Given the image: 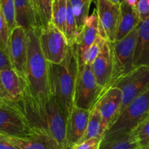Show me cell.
<instances>
[{"mask_svg": "<svg viewBox=\"0 0 149 149\" xmlns=\"http://www.w3.org/2000/svg\"><path fill=\"white\" fill-rule=\"evenodd\" d=\"M111 1H112L113 2H114V3H116V4H121L124 2V1H125V0H111Z\"/></svg>", "mask_w": 149, "mask_h": 149, "instance_id": "obj_38", "label": "cell"}, {"mask_svg": "<svg viewBox=\"0 0 149 149\" xmlns=\"http://www.w3.org/2000/svg\"><path fill=\"white\" fill-rule=\"evenodd\" d=\"M91 68L96 81L102 88L101 97L107 89L113 75V58L111 42L109 41L105 42L100 52L92 63Z\"/></svg>", "mask_w": 149, "mask_h": 149, "instance_id": "obj_12", "label": "cell"}, {"mask_svg": "<svg viewBox=\"0 0 149 149\" xmlns=\"http://www.w3.org/2000/svg\"><path fill=\"white\" fill-rule=\"evenodd\" d=\"M79 35V30L77 28L75 17L73 13L72 7L69 0H67V15L65 22V36L69 46L75 45L77 36Z\"/></svg>", "mask_w": 149, "mask_h": 149, "instance_id": "obj_25", "label": "cell"}, {"mask_svg": "<svg viewBox=\"0 0 149 149\" xmlns=\"http://www.w3.org/2000/svg\"><path fill=\"white\" fill-rule=\"evenodd\" d=\"M29 53L26 80L27 91L38 103H45L51 97L49 63L42 53L38 29L27 31Z\"/></svg>", "mask_w": 149, "mask_h": 149, "instance_id": "obj_3", "label": "cell"}, {"mask_svg": "<svg viewBox=\"0 0 149 149\" xmlns=\"http://www.w3.org/2000/svg\"><path fill=\"white\" fill-rule=\"evenodd\" d=\"M12 68L11 63L7 52H4L0 47V71L5 69H9Z\"/></svg>", "mask_w": 149, "mask_h": 149, "instance_id": "obj_33", "label": "cell"}, {"mask_svg": "<svg viewBox=\"0 0 149 149\" xmlns=\"http://www.w3.org/2000/svg\"><path fill=\"white\" fill-rule=\"evenodd\" d=\"M0 97L5 100H9V97L8 96H7V93H5L4 88H3V86L1 82V79H0Z\"/></svg>", "mask_w": 149, "mask_h": 149, "instance_id": "obj_36", "label": "cell"}, {"mask_svg": "<svg viewBox=\"0 0 149 149\" xmlns=\"http://www.w3.org/2000/svg\"><path fill=\"white\" fill-rule=\"evenodd\" d=\"M124 2H125L126 4H127L128 5L131 6V7H136L137 4L138 2V0H125Z\"/></svg>", "mask_w": 149, "mask_h": 149, "instance_id": "obj_37", "label": "cell"}, {"mask_svg": "<svg viewBox=\"0 0 149 149\" xmlns=\"http://www.w3.org/2000/svg\"><path fill=\"white\" fill-rule=\"evenodd\" d=\"M16 103L33 131L52 137L61 148L67 149V118L52 96L45 103H38L26 88L22 98Z\"/></svg>", "mask_w": 149, "mask_h": 149, "instance_id": "obj_1", "label": "cell"}, {"mask_svg": "<svg viewBox=\"0 0 149 149\" xmlns=\"http://www.w3.org/2000/svg\"><path fill=\"white\" fill-rule=\"evenodd\" d=\"M101 140L91 139L85 142L75 144L68 149H99V146Z\"/></svg>", "mask_w": 149, "mask_h": 149, "instance_id": "obj_32", "label": "cell"}, {"mask_svg": "<svg viewBox=\"0 0 149 149\" xmlns=\"http://www.w3.org/2000/svg\"><path fill=\"white\" fill-rule=\"evenodd\" d=\"M141 148V143L132 132L111 139H102L99 146V149H140Z\"/></svg>", "mask_w": 149, "mask_h": 149, "instance_id": "obj_22", "label": "cell"}, {"mask_svg": "<svg viewBox=\"0 0 149 149\" xmlns=\"http://www.w3.org/2000/svg\"><path fill=\"white\" fill-rule=\"evenodd\" d=\"M39 44L44 56L49 63L61 64L68 52V41L65 34L52 23L38 29Z\"/></svg>", "mask_w": 149, "mask_h": 149, "instance_id": "obj_8", "label": "cell"}, {"mask_svg": "<svg viewBox=\"0 0 149 149\" xmlns=\"http://www.w3.org/2000/svg\"><path fill=\"white\" fill-rule=\"evenodd\" d=\"M10 32L9 30L6 19L1 11L0 5V47L4 52L8 53V45L10 40Z\"/></svg>", "mask_w": 149, "mask_h": 149, "instance_id": "obj_29", "label": "cell"}, {"mask_svg": "<svg viewBox=\"0 0 149 149\" xmlns=\"http://www.w3.org/2000/svg\"><path fill=\"white\" fill-rule=\"evenodd\" d=\"M69 1L72 7L73 13L75 17L79 33L89 17V10L93 0H69Z\"/></svg>", "mask_w": 149, "mask_h": 149, "instance_id": "obj_24", "label": "cell"}, {"mask_svg": "<svg viewBox=\"0 0 149 149\" xmlns=\"http://www.w3.org/2000/svg\"><path fill=\"white\" fill-rule=\"evenodd\" d=\"M107 40L103 39L101 36L98 34V36L96 38L95 41L93 42V45L89 47V49L86 51L85 53L83 55L82 58L81 60L79 59V61L81 63L87 64V65H92L95 58H97V55L101 51L102 48H103V45H104L105 42Z\"/></svg>", "mask_w": 149, "mask_h": 149, "instance_id": "obj_27", "label": "cell"}, {"mask_svg": "<svg viewBox=\"0 0 149 149\" xmlns=\"http://www.w3.org/2000/svg\"><path fill=\"white\" fill-rule=\"evenodd\" d=\"M120 5L111 0H96L99 35L110 42L116 41Z\"/></svg>", "mask_w": 149, "mask_h": 149, "instance_id": "obj_11", "label": "cell"}, {"mask_svg": "<svg viewBox=\"0 0 149 149\" xmlns=\"http://www.w3.org/2000/svg\"><path fill=\"white\" fill-rule=\"evenodd\" d=\"M0 79L9 100L18 101L27 88L26 81L13 68L0 71Z\"/></svg>", "mask_w": 149, "mask_h": 149, "instance_id": "obj_16", "label": "cell"}, {"mask_svg": "<svg viewBox=\"0 0 149 149\" xmlns=\"http://www.w3.org/2000/svg\"><path fill=\"white\" fill-rule=\"evenodd\" d=\"M16 101L0 105V134L9 138H26L34 133Z\"/></svg>", "mask_w": 149, "mask_h": 149, "instance_id": "obj_7", "label": "cell"}, {"mask_svg": "<svg viewBox=\"0 0 149 149\" xmlns=\"http://www.w3.org/2000/svg\"><path fill=\"white\" fill-rule=\"evenodd\" d=\"M67 15V0H53L51 23L65 34Z\"/></svg>", "mask_w": 149, "mask_h": 149, "instance_id": "obj_23", "label": "cell"}, {"mask_svg": "<svg viewBox=\"0 0 149 149\" xmlns=\"http://www.w3.org/2000/svg\"><path fill=\"white\" fill-rule=\"evenodd\" d=\"M0 149H19L9 140L8 137L0 134Z\"/></svg>", "mask_w": 149, "mask_h": 149, "instance_id": "obj_34", "label": "cell"}, {"mask_svg": "<svg viewBox=\"0 0 149 149\" xmlns=\"http://www.w3.org/2000/svg\"><path fill=\"white\" fill-rule=\"evenodd\" d=\"M8 138L19 149H63L52 137L38 132L26 138Z\"/></svg>", "mask_w": 149, "mask_h": 149, "instance_id": "obj_19", "label": "cell"}, {"mask_svg": "<svg viewBox=\"0 0 149 149\" xmlns=\"http://www.w3.org/2000/svg\"><path fill=\"white\" fill-rule=\"evenodd\" d=\"M0 5L11 33L13 29L17 27L15 0H0Z\"/></svg>", "mask_w": 149, "mask_h": 149, "instance_id": "obj_26", "label": "cell"}, {"mask_svg": "<svg viewBox=\"0 0 149 149\" xmlns=\"http://www.w3.org/2000/svg\"><path fill=\"white\" fill-rule=\"evenodd\" d=\"M98 34V17L95 9L93 14L87 19L77 36L75 45L79 59L82 58L84 54L95 41Z\"/></svg>", "mask_w": 149, "mask_h": 149, "instance_id": "obj_15", "label": "cell"}, {"mask_svg": "<svg viewBox=\"0 0 149 149\" xmlns=\"http://www.w3.org/2000/svg\"><path fill=\"white\" fill-rule=\"evenodd\" d=\"M5 101H6L5 100H4V99H2L1 97H0V105L2 104V103H4Z\"/></svg>", "mask_w": 149, "mask_h": 149, "instance_id": "obj_39", "label": "cell"}, {"mask_svg": "<svg viewBox=\"0 0 149 149\" xmlns=\"http://www.w3.org/2000/svg\"><path fill=\"white\" fill-rule=\"evenodd\" d=\"M122 106V93L116 87L107 90L95 106L94 108L97 109L101 114L106 130L119 115Z\"/></svg>", "mask_w": 149, "mask_h": 149, "instance_id": "obj_13", "label": "cell"}, {"mask_svg": "<svg viewBox=\"0 0 149 149\" xmlns=\"http://www.w3.org/2000/svg\"><path fill=\"white\" fill-rule=\"evenodd\" d=\"M149 146V141H148V143H146L145 145H143V146ZM143 146H142V147H143Z\"/></svg>", "mask_w": 149, "mask_h": 149, "instance_id": "obj_41", "label": "cell"}, {"mask_svg": "<svg viewBox=\"0 0 149 149\" xmlns=\"http://www.w3.org/2000/svg\"><path fill=\"white\" fill-rule=\"evenodd\" d=\"M136 9L141 21L149 18V0H138Z\"/></svg>", "mask_w": 149, "mask_h": 149, "instance_id": "obj_31", "label": "cell"}, {"mask_svg": "<svg viewBox=\"0 0 149 149\" xmlns=\"http://www.w3.org/2000/svg\"><path fill=\"white\" fill-rule=\"evenodd\" d=\"M140 149H149V146H146L141 147Z\"/></svg>", "mask_w": 149, "mask_h": 149, "instance_id": "obj_40", "label": "cell"}, {"mask_svg": "<svg viewBox=\"0 0 149 149\" xmlns=\"http://www.w3.org/2000/svg\"><path fill=\"white\" fill-rule=\"evenodd\" d=\"M141 22L136 7H131L125 2L121 4L116 41H120L126 37L138 27Z\"/></svg>", "mask_w": 149, "mask_h": 149, "instance_id": "obj_17", "label": "cell"}, {"mask_svg": "<svg viewBox=\"0 0 149 149\" xmlns=\"http://www.w3.org/2000/svg\"><path fill=\"white\" fill-rule=\"evenodd\" d=\"M149 116V90L130 103L108 128L102 139L130 134Z\"/></svg>", "mask_w": 149, "mask_h": 149, "instance_id": "obj_4", "label": "cell"}, {"mask_svg": "<svg viewBox=\"0 0 149 149\" xmlns=\"http://www.w3.org/2000/svg\"><path fill=\"white\" fill-rule=\"evenodd\" d=\"M137 139L141 143V147L149 141V116L132 132Z\"/></svg>", "mask_w": 149, "mask_h": 149, "instance_id": "obj_30", "label": "cell"}, {"mask_svg": "<svg viewBox=\"0 0 149 149\" xmlns=\"http://www.w3.org/2000/svg\"><path fill=\"white\" fill-rule=\"evenodd\" d=\"M78 74V55L76 45L68 47L65 60L61 64L49 63L51 95L67 119L74 107V92Z\"/></svg>", "mask_w": 149, "mask_h": 149, "instance_id": "obj_2", "label": "cell"}, {"mask_svg": "<svg viewBox=\"0 0 149 149\" xmlns=\"http://www.w3.org/2000/svg\"><path fill=\"white\" fill-rule=\"evenodd\" d=\"M138 38L134 55L135 68L149 67V18L138 25Z\"/></svg>", "mask_w": 149, "mask_h": 149, "instance_id": "obj_18", "label": "cell"}, {"mask_svg": "<svg viewBox=\"0 0 149 149\" xmlns=\"http://www.w3.org/2000/svg\"><path fill=\"white\" fill-rule=\"evenodd\" d=\"M114 87L120 89L122 93V112L130 103L149 90V67H137L120 79Z\"/></svg>", "mask_w": 149, "mask_h": 149, "instance_id": "obj_9", "label": "cell"}, {"mask_svg": "<svg viewBox=\"0 0 149 149\" xmlns=\"http://www.w3.org/2000/svg\"><path fill=\"white\" fill-rule=\"evenodd\" d=\"M31 3V5L33 7V10H34L35 15L36 16V18H37L38 22H39V25H40V28L42 27V24H41L40 21V17H39V9H38V5H37V1L36 0H30Z\"/></svg>", "mask_w": 149, "mask_h": 149, "instance_id": "obj_35", "label": "cell"}, {"mask_svg": "<svg viewBox=\"0 0 149 149\" xmlns=\"http://www.w3.org/2000/svg\"><path fill=\"white\" fill-rule=\"evenodd\" d=\"M90 111L74 106L67 119V149L79 143L84 136L88 125Z\"/></svg>", "mask_w": 149, "mask_h": 149, "instance_id": "obj_14", "label": "cell"}, {"mask_svg": "<svg viewBox=\"0 0 149 149\" xmlns=\"http://www.w3.org/2000/svg\"><path fill=\"white\" fill-rule=\"evenodd\" d=\"M36 1H37L42 27L48 26L49 23H51V20H52V5L53 0H36Z\"/></svg>", "mask_w": 149, "mask_h": 149, "instance_id": "obj_28", "label": "cell"}, {"mask_svg": "<svg viewBox=\"0 0 149 149\" xmlns=\"http://www.w3.org/2000/svg\"><path fill=\"white\" fill-rule=\"evenodd\" d=\"M102 88L96 81L91 65L78 60V74L74 92V106L91 111L100 99Z\"/></svg>", "mask_w": 149, "mask_h": 149, "instance_id": "obj_6", "label": "cell"}, {"mask_svg": "<svg viewBox=\"0 0 149 149\" xmlns=\"http://www.w3.org/2000/svg\"><path fill=\"white\" fill-rule=\"evenodd\" d=\"M138 38V28L137 27L122 40L111 42L113 71L111 79L105 93L114 87L120 79L132 72L135 68L134 65V55Z\"/></svg>", "mask_w": 149, "mask_h": 149, "instance_id": "obj_5", "label": "cell"}, {"mask_svg": "<svg viewBox=\"0 0 149 149\" xmlns=\"http://www.w3.org/2000/svg\"><path fill=\"white\" fill-rule=\"evenodd\" d=\"M106 131V128L103 124L101 114L97 109L94 108L90 111V119L85 133L79 143L91 139L102 140Z\"/></svg>", "mask_w": 149, "mask_h": 149, "instance_id": "obj_21", "label": "cell"}, {"mask_svg": "<svg viewBox=\"0 0 149 149\" xmlns=\"http://www.w3.org/2000/svg\"><path fill=\"white\" fill-rule=\"evenodd\" d=\"M15 4L17 26L23 28L26 31L40 29L30 0H15Z\"/></svg>", "mask_w": 149, "mask_h": 149, "instance_id": "obj_20", "label": "cell"}, {"mask_svg": "<svg viewBox=\"0 0 149 149\" xmlns=\"http://www.w3.org/2000/svg\"><path fill=\"white\" fill-rule=\"evenodd\" d=\"M29 45L27 31L17 26L10 33L8 55L12 68L26 80Z\"/></svg>", "mask_w": 149, "mask_h": 149, "instance_id": "obj_10", "label": "cell"}]
</instances>
